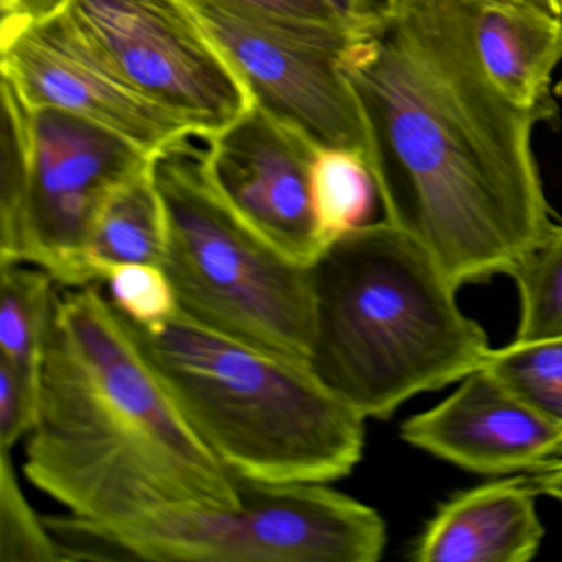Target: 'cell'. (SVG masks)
I'll return each instance as SVG.
<instances>
[{
  "instance_id": "obj_1",
  "label": "cell",
  "mask_w": 562,
  "mask_h": 562,
  "mask_svg": "<svg viewBox=\"0 0 562 562\" xmlns=\"http://www.w3.org/2000/svg\"><path fill=\"white\" fill-rule=\"evenodd\" d=\"M384 220L450 284L508 274L554 226L532 134L558 106H516L473 48L467 0H381L341 58Z\"/></svg>"
},
{
  "instance_id": "obj_2",
  "label": "cell",
  "mask_w": 562,
  "mask_h": 562,
  "mask_svg": "<svg viewBox=\"0 0 562 562\" xmlns=\"http://www.w3.org/2000/svg\"><path fill=\"white\" fill-rule=\"evenodd\" d=\"M101 284L60 288L25 443L29 482L101 526L235 508V475L203 443Z\"/></svg>"
},
{
  "instance_id": "obj_3",
  "label": "cell",
  "mask_w": 562,
  "mask_h": 562,
  "mask_svg": "<svg viewBox=\"0 0 562 562\" xmlns=\"http://www.w3.org/2000/svg\"><path fill=\"white\" fill-rule=\"evenodd\" d=\"M308 271V368L364 419L462 381L492 350L429 252L386 220L335 239Z\"/></svg>"
},
{
  "instance_id": "obj_4",
  "label": "cell",
  "mask_w": 562,
  "mask_h": 562,
  "mask_svg": "<svg viewBox=\"0 0 562 562\" xmlns=\"http://www.w3.org/2000/svg\"><path fill=\"white\" fill-rule=\"evenodd\" d=\"M130 325L196 436L233 475L331 483L360 463L367 419L307 363L200 327L180 312L153 330Z\"/></svg>"
},
{
  "instance_id": "obj_5",
  "label": "cell",
  "mask_w": 562,
  "mask_h": 562,
  "mask_svg": "<svg viewBox=\"0 0 562 562\" xmlns=\"http://www.w3.org/2000/svg\"><path fill=\"white\" fill-rule=\"evenodd\" d=\"M153 176L166 218L160 266L180 314L233 340L307 363L308 266L285 258L228 209L189 143L157 154Z\"/></svg>"
},
{
  "instance_id": "obj_6",
  "label": "cell",
  "mask_w": 562,
  "mask_h": 562,
  "mask_svg": "<svg viewBox=\"0 0 562 562\" xmlns=\"http://www.w3.org/2000/svg\"><path fill=\"white\" fill-rule=\"evenodd\" d=\"M235 508H180L101 528L58 516L70 561L376 562L383 516L328 483H271L235 475Z\"/></svg>"
},
{
  "instance_id": "obj_7",
  "label": "cell",
  "mask_w": 562,
  "mask_h": 562,
  "mask_svg": "<svg viewBox=\"0 0 562 562\" xmlns=\"http://www.w3.org/2000/svg\"><path fill=\"white\" fill-rule=\"evenodd\" d=\"M153 156L114 131L55 108H32L24 199L0 262H25L60 288L97 284L88 246L111 196Z\"/></svg>"
},
{
  "instance_id": "obj_8",
  "label": "cell",
  "mask_w": 562,
  "mask_h": 562,
  "mask_svg": "<svg viewBox=\"0 0 562 562\" xmlns=\"http://www.w3.org/2000/svg\"><path fill=\"white\" fill-rule=\"evenodd\" d=\"M64 12L144 100L209 140L252 101L187 0H67Z\"/></svg>"
},
{
  "instance_id": "obj_9",
  "label": "cell",
  "mask_w": 562,
  "mask_h": 562,
  "mask_svg": "<svg viewBox=\"0 0 562 562\" xmlns=\"http://www.w3.org/2000/svg\"><path fill=\"white\" fill-rule=\"evenodd\" d=\"M233 65L252 104L317 149L368 159L367 130L341 70L345 50L367 31H302L213 0H187Z\"/></svg>"
},
{
  "instance_id": "obj_10",
  "label": "cell",
  "mask_w": 562,
  "mask_h": 562,
  "mask_svg": "<svg viewBox=\"0 0 562 562\" xmlns=\"http://www.w3.org/2000/svg\"><path fill=\"white\" fill-rule=\"evenodd\" d=\"M0 74L32 108H55L93 121L153 157L193 137L182 123L131 90L64 9L0 32Z\"/></svg>"
},
{
  "instance_id": "obj_11",
  "label": "cell",
  "mask_w": 562,
  "mask_h": 562,
  "mask_svg": "<svg viewBox=\"0 0 562 562\" xmlns=\"http://www.w3.org/2000/svg\"><path fill=\"white\" fill-rule=\"evenodd\" d=\"M205 143L200 160L216 195L285 258L311 266L324 251L311 195L317 147L256 104Z\"/></svg>"
},
{
  "instance_id": "obj_12",
  "label": "cell",
  "mask_w": 562,
  "mask_h": 562,
  "mask_svg": "<svg viewBox=\"0 0 562 562\" xmlns=\"http://www.w3.org/2000/svg\"><path fill=\"white\" fill-rule=\"evenodd\" d=\"M404 442L467 472L508 475L562 459V429L485 368L456 393L401 424Z\"/></svg>"
},
{
  "instance_id": "obj_13",
  "label": "cell",
  "mask_w": 562,
  "mask_h": 562,
  "mask_svg": "<svg viewBox=\"0 0 562 562\" xmlns=\"http://www.w3.org/2000/svg\"><path fill=\"white\" fill-rule=\"evenodd\" d=\"M528 475L490 482L457 493L439 506L417 539L416 562H528L536 558L544 526Z\"/></svg>"
},
{
  "instance_id": "obj_14",
  "label": "cell",
  "mask_w": 562,
  "mask_h": 562,
  "mask_svg": "<svg viewBox=\"0 0 562 562\" xmlns=\"http://www.w3.org/2000/svg\"><path fill=\"white\" fill-rule=\"evenodd\" d=\"M473 48L496 90L526 110L555 106L562 15L541 0H467Z\"/></svg>"
},
{
  "instance_id": "obj_15",
  "label": "cell",
  "mask_w": 562,
  "mask_h": 562,
  "mask_svg": "<svg viewBox=\"0 0 562 562\" xmlns=\"http://www.w3.org/2000/svg\"><path fill=\"white\" fill-rule=\"evenodd\" d=\"M164 251L166 218L150 164L104 206L88 246V262L97 284H103L120 266L162 265Z\"/></svg>"
},
{
  "instance_id": "obj_16",
  "label": "cell",
  "mask_w": 562,
  "mask_h": 562,
  "mask_svg": "<svg viewBox=\"0 0 562 562\" xmlns=\"http://www.w3.org/2000/svg\"><path fill=\"white\" fill-rule=\"evenodd\" d=\"M60 285L25 262H0V360L41 381Z\"/></svg>"
},
{
  "instance_id": "obj_17",
  "label": "cell",
  "mask_w": 562,
  "mask_h": 562,
  "mask_svg": "<svg viewBox=\"0 0 562 562\" xmlns=\"http://www.w3.org/2000/svg\"><path fill=\"white\" fill-rule=\"evenodd\" d=\"M311 195L325 249L340 236L371 223L378 190L361 154L318 149L312 166Z\"/></svg>"
},
{
  "instance_id": "obj_18",
  "label": "cell",
  "mask_w": 562,
  "mask_h": 562,
  "mask_svg": "<svg viewBox=\"0 0 562 562\" xmlns=\"http://www.w3.org/2000/svg\"><path fill=\"white\" fill-rule=\"evenodd\" d=\"M509 276L519 294L515 340L562 337V226H552Z\"/></svg>"
},
{
  "instance_id": "obj_19",
  "label": "cell",
  "mask_w": 562,
  "mask_h": 562,
  "mask_svg": "<svg viewBox=\"0 0 562 562\" xmlns=\"http://www.w3.org/2000/svg\"><path fill=\"white\" fill-rule=\"evenodd\" d=\"M482 368L562 429V337L513 340L490 350Z\"/></svg>"
},
{
  "instance_id": "obj_20",
  "label": "cell",
  "mask_w": 562,
  "mask_h": 562,
  "mask_svg": "<svg viewBox=\"0 0 562 562\" xmlns=\"http://www.w3.org/2000/svg\"><path fill=\"white\" fill-rule=\"evenodd\" d=\"M0 561H65L60 542L22 492L8 450H0Z\"/></svg>"
},
{
  "instance_id": "obj_21",
  "label": "cell",
  "mask_w": 562,
  "mask_h": 562,
  "mask_svg": "<svg viewBox=\"0 0 562 562\" xmlns=\"http://www.w3.org/2000/svg\"><path fill=\"white\" fill-rule=\"evenodd\" d=\"M103 284L113 307L134 327L153 330L179 314L176 291L162 266H120Z\"/></svg>"
},
{
  "instance_id": "obj_22",
  "label": "cell",
  "mask_w": 562,
  "mask_h": 562,
  "mask_svg": "<svg viewBox=\"0 0 562 562\" xmlns=\"http://www.w3.org/2000/svg\"><path fill=\"white\" fill-rule=\"evenodd\" d=\"M41 381L0 360V450L11 452L34 429Z\"/></svg>"
},
{
  "instance_id": "obj_23",
  "label": "cell",
  "mask_w": 562,
  "mask_h": 562,
  "mask_svg": "<svg viewBox=\"0 0 562 562\" xmlns=\"http://www.w3.org/2000/svg\"><path fill=\"white\" fill-rule=\"evenodd\" d=\"M266 21L302 31H358L344 21L327 0H213ZM368 31V29H367Z\"/></svg>"
},
{
  "instance_id": "obj_24",
  "label": "cell",
  "mask_w": 562,
  "mask_h": 562,
  "mask_svg": "<svg viewBox=\"0 0 562 562\" xmlns=\"http://www.w3.org/2000/svg\"><path fill=\"white\" fill-rule=\"evenodd\" d=\"M67 0H0V32L12 31L64 9Z\"/></svg>"
},
{
  "instance_id": "obj_25",
  "label": "cell",
  "mask_w": 562,
  "mask_h": 562,
  "mask_svg": "<svg viewBox=\"0 0 562 562\" xmlns=\"http://www.w3.org/2000/svg\"><path fill=\"white\" fill-rule=\"evenodd\" d=\"M328 5L351 27L367 31L381 15V0H327Z\"/></svg>"
},
{
  "instance_id": "obj_26",
  "label": "cell",
  "mask_w": 562,
  "mask_h": 562,
  "mask_svg": "<svg viewBox=\"0 0 562 562\" xmlns=\"http://www.w3.org/2000/svg\"><path fill=\"white\" fill-rule=\"evenodd\" d=\"M529 482L539 495L562 503V459L549 460L528 472Z\"/></svg>"
},
{
  "instance_id": "obj_27",
  "label": "cell",
  "mask_w": 562,
  "mask_h": 562,
  "mask_svg": "<svg viewBox=\"0 0 562 562\" xmlns=\"http://www.w3.org/2000/svg\"><path fill=\"white\" fill-rule=\"evenodd\" d=\"M542 4L548 5L552 12L558 15H562V0H541Z\"/></svg>"
}]
</instances>
